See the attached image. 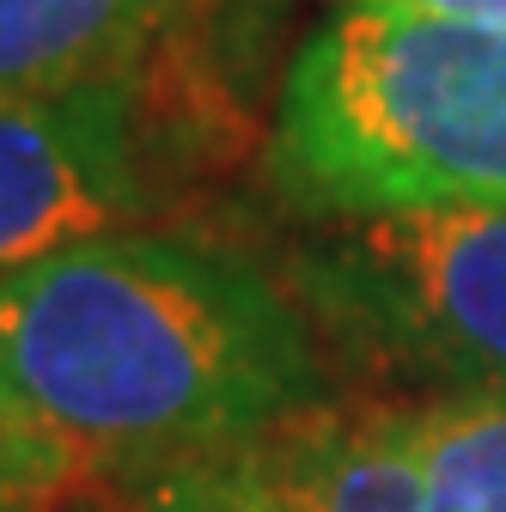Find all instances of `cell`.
<instances>
[{
    "label": "cell",
    "instance_id": "1",
    "mask_svg": "<svg viewBox=\"0 0 506 512\" xmlns=\"http://www.w3.org/2000/svg\"><path fill=\"white\" fill-rule=\"evenodd\" d=\"M0 384L80 476H153L324 403V336L244 250L116 226L0 275Z\"/></svg>",
    "mask_w": 506,
    "mask_h": 512
},
{
    "label": "cell",
    "instance_id": "2",
    "mask_svg": "<svg viewBox=\"0 0 506 512\" xmlns=\"http://www.w3.org/2000/svg\"><path fill=\"white\" fill-rule=\"evenodd\" d=\"M269 183L311 220L506 202V31L336 7L281 74Z\"/></svg>",
    "mask_w": 506,
    "mask_h": 512
},
{
    "label": "cell",
    "instance_id": "3",
    "mask_svg": "<svg viewBox=\"0 0 506 512\" xmlns=\"http://www.w3.org/2000/svg\"><path fill=\"white\" fill-rule=\"evenodd\" d=\"M110 512H506V397H324Z\"/></svg>",
    "mask_w": 506,
    "mask_h": 512
},
{
    "label": "cell",
    "instance_id": "4",
    "mask_svg": "<svg viewBox=\"0 0 506 512\" xmlns=\"http://www.w3.org/2000/svg\"><path fill=\"white\" fill-rule=\"evenodd\" d=\"M287 287L391 397H506V202L318 220Z\"/></svg>",
    "mask_w": 506,
    "mask_h": 512
},
{
    "label": "cell",
    "instance_id": "5",
    "mask_svg": "<svg viewBox=\"0 0 506 512\" xmlns=\"http://www.w3.org/2000/svg\"><path fill=\"white\" fill-rule=\"evenodd\" d=\"M159 141L141 74L0 98V275L74 238L135 226L159 196Z\"/></svg>",
    "mask_w": 506,
    "mask_h": 512
},
{
    "label": "cell",
    "instance_id": "6",
    "mask_svg": "<svg viewBox=\"0 0 506 512\" xmlns=\"http://www.w3.org/2000/svg\"><path fill=\"white\" fill-rule=\"evenodd\" d=\"M202 0H0V98L141 74Z\"/></svg>",
    "mask_w": 506,
    "mask_h": 512
},
{
    "label": "cell",
    "instance_id": "7",
    "mask_svg": "<svg viewBox=\"0 0 506 512\" xmlns=\"http://www.w3.org/2000/svg\"><path fill=\"white\" fill-rule=\"evenodd\" d=\"M80 482L55 439H43L0 384V512H49Z\"/></svg>",
    "mask_w": 506,
    "mask_h": 512
},
{
    "label": "cell",
    "instance_id": "8",
    "mask_svg": "<svg viewBox=\"0 0 506 512\" xmlns=\"http://www.w3.org/2000/svg\"><path fill=\"white\" fill-rule=\"evenodd\" d=\"M336 7H366V13H403V19H446V25L506 31V0H336Z\"/></svg>",
    "mask_w": 506,
    "mask_h": 512
}]
</instances>
